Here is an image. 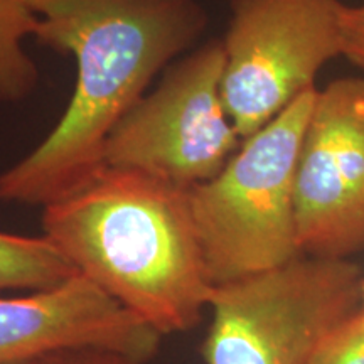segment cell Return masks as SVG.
<instances>
[{
	"mask_svg": "<svg viewBox=\"0 0 364 364\" xmlns=\"http://www.w3.org/2000/svg\"><path fill=\"white\" fill-rule=\"evenodd\" d=\"M34 39L76 61L68 108L38 147L0 172V204L61 201L97 179L105 147L157 73L193 51L208 24L198 0H31Z\"/></svg>",
	"mask_w": 364,
	"mask_h": 364,
	"instance_id": "1",
	"label": "cell"
},
{
	"mask_svg": "<svg viewBox=\"0 0 364 364\" xmlns=\"http://www.w3.org/2000/svg\"><path fill=\"white\" fill-rule=\"evenodd\" d=\"M43 235L105 294L162 338L203 321L213 284L191 191L105 169L43 208Z\"/></svg>",
	"mask_w": 364,
	"mask_h": 364,
	"instance_id": "2",
	"label": "cell"
},
{
	"mask_svg": "<svg viewBox=\"0 0 364 364\" xmlns=\"http://www.w3.org/2000/svg\"><path fill=\"white\" fill-rule=\"evenodd\" d=\"M317 88L243 140L220 174L191 189V204L215 285L302 255L295 221V171Z\"/></svg>",
	"mask_w": 364,
	"mask_h": 364,
	"instance_id": "3",
	"label": "cell"
},
{
	"mask_svg": "<svg viewBox=\"0 0 364 364\" xmlns=\"http://www.w3.org/2000/svg\"><path fill=\"white\" fill-rule=\"evenodd\" d=\"M363 280L348 258L302 253L215 285L204 364H309L327 334L358 314Z\"/></svg>",
	"mask_w": 364,
	"mask_h": 364,
	"instance_id": "4",
	"label": "cell"
},
{
	"mask_svg": "<svg viewBox=\"0 0 364 364\" xmlns=\"http://www.w3.org/2000/svg\"><path fill=\"white\" fill-rule=\"evenodd\" d=\"M223 71L221 39L172 63L113 129L105 166L186 191L220 174L243 144L223 100Z\"/></svg>",
	"mask_w": 364,
	"mask_h": 364,
	"instance_id": "5",
	"label": "cell"
},
{
	"mask_svg": "<svg viewBox=\"0 0 364 364\" xmlns=\"http://www.w3.org/2000/svg\"><path fill=\"white\" fill-rule=\"evenodd\" d=\"M223 100L241 139L270 124L343 56L339 0H231Z\"/></svg>",
	"mask_w": 364,
	"mask_h": 364,
	"instance_id": "6",
	"label": "cell"
},
{
	"mask_svg": "<svg viewBox=\"0 0 364 364\" xmlns=\"http://www.w3.org/2000/svg\"><path fill=\"white\" fill-rule=\"evenodd\" d=\"M295 221L306 255L364 248V76L317 91L295 171Z\"/></svg>",
	"mask_w": 364,
	"mask_h": 364,
	"instance_id": "7",
	"label": "cell"
},
{
	"mask_svg": "<svg viewBox=\"0 0 364 364\" xmlns=\"http://www.w3.org/2000/svg\"><path fill=\"white\" fill-rule=\"evenodd\" d=\"M162 339L80 273L53 289L0 295V364L73 348H105L149 361Z\"/></svg>",
	"mask_w": 364,
	"mask_h": 364,
	"instance_id": "8",
	"label": "cell"
},
{
	"mask_svg": "<svg viewBox=\"0 0 364 364\" xmlns=\"http://www.w3.org/2000/svg\"><path fill=\"white\" fill-rule=\"evenodd\" d=\"M75 275L76 268L48 236L0 231V294L53 289Z\"/></svg>",
	"mask_w": 364,
	"mask_h": 364,
	"instance_id": "9",
	"label": "cell"
},
{
	"mask_svg": "<svg viewBox=\"0 0 364 364\" xmlns=\"http://www.w3.org/2000/svg\"><path fill=\"white\" fill-rule=\"evenodd\" d=\"M36 24L31 0H0V105L19 103L38 90V65L24 48Z\"/></svg>",
	"mask_w": 364,
	"mask_h": 364,
	"instance_id": "10",
	"label": "cell"
},
{
	"mask_svg": "<svg viewBox=\"0 0 364 364\" xmlns=\"http://www.w3.org/2000/svg\"><path fill=\"white\" fill-rule=\"evenodd\" d=\"M309 364H364V322L359 314L329 332Z\"/></svg>",
	"mask_w": 364,
	"mask_h": 364,
	"instance_id": "11",
	"label": "cell"
},
{
	"mask_svg": "<svg viewBox=\"0 0 364 364\" xmlns=\"http://www.w3.org/2000/svg\"><path fill=\"white\" fill-rule=\"evenodd\" d=\"M19 364H147V361L105 348H73Z\"/></svg>",
	"mask_w": 364,
	"mask_h": 364,
	"instance_id": "12",
	"label": "cell"
},
{
	"mask_svg": "<svg viewBox=\"0 0 364 364\" xmlns=\"http://www.w3.org/2000/svg\"><path fill=\"white\" fill-rule=\"evenodd\" d=\"M341 31L343 56L364 73V2L361 6H344Z\"/></svg>",
	"mask_w": 364,
	"mask_h": 364,
	"instance_id": "13",
	"label": "cell"
},
{
	"mask_svg": "<svg viewBox=\"0 0 364 364\" xmlns=\"http://www.w3.org/2000/svg\"><path fill=\"white\" fill-rule=\"evenodd\" d=\"M359 318L364 322V280H363V287H361V306H359Z\"/></svg>",
	"mask_w": 364,
	"mask_h": 364,
	"instance_id": "14",
	"label": "cell"
}]
</instances>
